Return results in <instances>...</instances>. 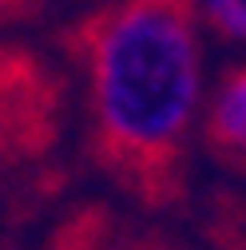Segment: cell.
I'll list each match as a JSON object with an SVG mask.
<instances>
[{"label": "cell", "instance_id": "obj_3", "mask_svg": "<svg viewBox=\"0 0 246 250\" xmlns=\"http://www.w3.org/2000/svg\"><path fill=\"white\" fill-rule=\"evenodd\" d=\"M52 91L56 87L44 80L40 64H32L24 52H0V119H4V143L32 139V123L44 119L40 100H52Z\"/></svg>", "mask_w": 246, "mask_h": 250}, {"label": "cell", "instance_id": "obj_5", "mask_svg": "<svg viewBox=\"0 0 246 250\" xmlns=\"http://www.w3.org/2000/svg\"><path fill=\"white\" fill-rule=\"evenodd\" d=\"M32 4H36V0H0V24H4V20H16V16H24Z\"/></svg>", "mask_w": 246, "mask_h": 250}, {"label": "cell", "instance_id": "obj_1", "mask_svg": "<svg viewBox=\"0 0 246 250\" xmlns=\"http://www.w3.org/2000/svg\"><path fill=\"white\" fill-rule=\"evenodd\" d=\"M91 155L143 207H171L206 100V36L195 0H103L72 32Z\"/></svg>", "mask_w": 246, "mask_h": 250}, {"label": "cell", "instance_id": "obj_4", "mask_svg": "<svg viewBox=\"0 0 246 250\" xmlns=\"http://www.w3.org/2000/svg\"><path fill=\"white\" fill-rule=\"evenodd\" d=\"M203 36L223 44H246V0H195Z\"/></svg>", "mask_w": 246, "mask_h": 250}, {"label": "cell", "instance_id": "obj_2", "mask_svg": "<svg viewBox=\"0 0 246 250\" xmlns=\"http://www.w3.org/2000/svg\"><path fill=\"white\" fill-rule=\"evenodd\" d=\"M199 139L214 159L246 167V64L226 68L206 87L199 111Z\"/></svg>", "mask_w": 246, "mask_h": 250}]
</instances>
